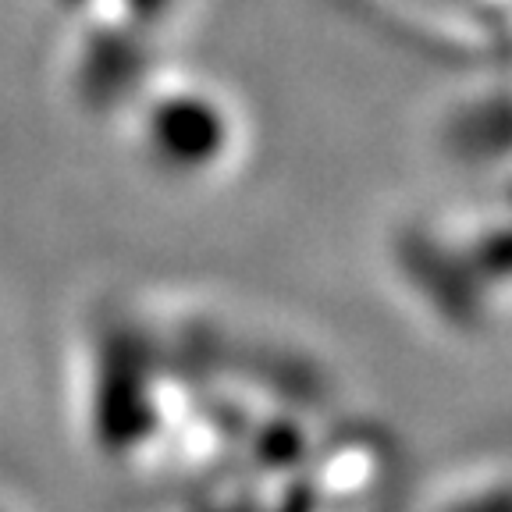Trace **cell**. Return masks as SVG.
<instances>
[{
  "instance_id": "3",
  "label": "cell",
  "mask_w": 512,
  "mask_h": 512,
  "mask_svg": "<svg viewBox=\"0 0 512 512\" xmlns=\"http://www.w3.org/2000/svg\"><path fill=\"white\" fill-rule=\"evenodd\" d=\"M171 399V374H164L150 338L118 317L104 320L93 335L82 388L96 448L125 466L153 459V448L171 434L168 424H175Z\"/></svg>"
},
{
  "instance_id": "5",
  "label": "cell",
  "mask_w": 512,
  "mask_h": 512,
  "mask_svg": "<svg viewBox=\"0 0 512 512\" xmlns=\"http://www.w3.org/2000/svg\"><path fill=\"white\" fill-rule=\"evenodd\" d=\"M505 118V96L495 104V111H488V96H473L466 104H459L456 118L448 121L445 128V143L452 146L459 160L466 164H488L491 157L505 160V136H488V125Z\"/></svg>"
},
{
  "instance_id": "4",
  "label": "cell",
  "mask_w": 512,
  "mask_h": 512,
  "mask_svg": "<svg viewBox=\"0 0 512 512\" xmlns=\"http://www.w3.org/2000/svg\"><path fill=\"white\" fill-rule=\"evenodd\" d=\"M175 0H61V11L75 25L79 40L139 43L171 15Z\"/></svg>"
},
{
  "instance_id": "1",
  "label": "cell",
  "mask_w": 512,
  "mask_h": 512,
  "mask_svg": "<svg viewBox=\"0 0 512 512\" xmlns=\"http://www.w3.org/2000/svg\"><path fill=\"white\" fill-rule=\"evenodd\" d=\"M402 285L452 331H488L509 306V217L409 221L392 239Z\"/></svg>"
},
{
  "instance_id": "2",
  "label": "cell",
  "mask_w": 512,
  "mask_h": 512,
  "mask_svg": "<svg viewBox=\"0 0 512 512\" xmlns=\"http://www.w3.org/2000/svg\"><path fill=\"white\" fill-rule=\"evenodd\" d=\"M125 107L143 164L171 182L221 178L242 150L239 107L214 82L150 72Z\"/></svg>"
},
{
  "instance_id": "6",
  "label": "cell",
  "mask_w": 512,
  "mask_h": 512,
  "mask_svg": "<svg viewBox=\"0 0 512 512\" xmlns=\"http://www.w3.org/2000/svg\"><path fill=\"white\" fill-rule=\"evenodd\" d=\"M0 512H8V509H4V505H0Z\"/></svg>"
}]
</instances>
